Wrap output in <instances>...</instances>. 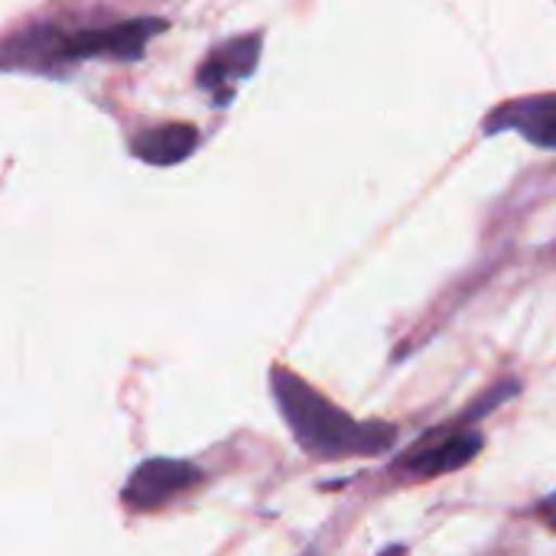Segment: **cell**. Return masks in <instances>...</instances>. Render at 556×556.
Masks as SVG:
<instances>
[{
	"instance_id": "ba28073f",
	"label": "cell",
	"mask_w": 556,
	"mask_h": 556,
	"mask_svg": "<svg viewBox=\"0 0 556 556\" xmlns=\"http://www.w3.org/2000/svg\"><path fill=\"white\" fill-rule=\"evenodd\" d=\"M544 505H551V508H556V495H551V498H547Z\"/></svg>"
},
{
	"instance_id": "6da1fadb",
	"label": "cell",
	"mask_w": 556,
	"mask_h": 556,
	"mask_svg": "<svg viewBox=\"0 0 556 556\" xmlns=\"http://www.w3.org/2000/svg\"><path fill=\"white\" fill-rule=\"evenodd\" d=\"M169 23L160 16L108 20V23H36L3 42V68L29 75H65L88 59L137 62L147 42Z\"/></svg>"
},
{
	"instance_id": "8992f818",
	"label": "cell",
	"mask_w": 556,
	"mask_h": 556,
	"mask_svg": "<svg viewBox=\"0 0 556 556\" xmlns=\"http://www.w3.org/2000/svg\"><path fill=\"white\" fill-rule=\"evenodd\" d=\"M485 446V437L479 430H450V433H433L427 443L407 450L397 459V472H407L414 479H437L466 469L469 463L479 459Z\"/></svg>"
},
{
	"instance_id": "9c48e42d",
	"label": "cell",
	"mask_w": 556,
	"mask_h": 556,
	"mask_svg": "<svg viewBox=\"0 0 556 556\" xmlns=\"http://www.w3.org/2000/svg\"><path fill=\"white\" fill-rule=\"evenodd\" d=\"M554 525H556V518H554Z\"/></svg>"
},
{
	"instance_id": "5b68a950",
	"label": "cell",
	"mask_w": 556,
	"mask_h": 556,
	"mask_svg": "<svg viewBox=\"0 0 556 556\" xmlns=\"http://www.w3.org/2000/svg\"><path fill=\"white\" fill-rule=\"evenodd\" d=\"M482 134H521L531 147L556 150V91L511 98L492 108L482 121Z\"/></svg>"
},
{
	"instance_id": "7a4b0ae2",
	"label": "cell",
	"mask_w": 556,
	"mask_h": 556,
	"mask_svg": "<svg viewBox=\"0 0 556 556\" xmlns=\"http://www.w3.org/2000/svg\"><path fill=\"white\" fill-rule=\"evenodd\" d=\"M270 394L293 440L300 443V450L319 463L384 456L394 450L401 437L394 424L355 420L352 414L336 407L323 391H316L313 384H306L296 371L283 365L270 368Z\"/></svg>"
},
{
	"instance_id": "277c9868",
	"label": "cell",
	"mask_w": 556,
	"mask_h": 556,
	"mask_svg": "<svg viewBox=\"0 0 556 556\" xmlns=\"http://www.w3.org/2000/svg\"><path fill=\"white\" fill-rule=\"evenodd\" d=\"M202 479V469L186 459H147L127 476L121 502L130 511H156L166 508L173 498L186 495L189 489H195Z\"/></svg>"
},
{
	"instance_id": "52a82bcc",
	"label": "cell",
	"mask_w": 556,
	"mask_h": 556,
	"mask_svg": "<svg viewBox=\"0 0 556 556\" xmlns=\"http://www.w3.org/2000/svg\"><path fill=\"white\" fill-rule=\"evenodd\" d=\"M199 143H202V134L195 124L173 121V124H160V127L137 134L130 140V153L143 160L147 166H179L199 150Z\"/></svg>"
},
{
	"instance_id": "3957f363",
	"label": "cell",
	"mask_w": 556,
	"mask_h": 556,
	"mask_svg": "<svg viewBox=\"0 0 556 556\" xmlns=\"http://www.w3.org/2000/svg\"><path fill=\"white\" fill-rule=\"evenodd\" d=\"M261 49H264L261 33H248V36H235V39L218 42L202 59V65L195 72V85L202 88V94L215 108H228L238 94V85L257 72Z\"/></svg>"
}]
</instances>
